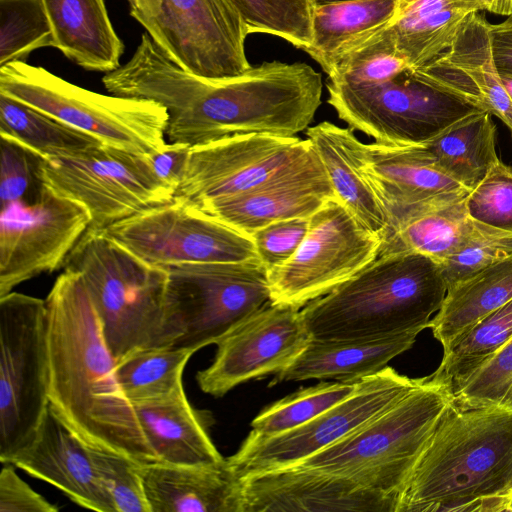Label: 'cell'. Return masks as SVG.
I'll return each instance as SVG.
<instances>
[{"label": "cell", "mask_w": 512, "mask_h": 512, "mask_svg": "<svg viewBox=\"0 0 512 512\" xmlns=\"http://www.w3.org/2000/svg\"><path fill=\"white\" fill-rule=\"evenodd\" d=\"M45 304L50 407L87 445L138 464L158 462L117 382L116 360L81 277L64 269Z\"/></svg>", "instance_id": "6da1fadb"}, {"label": "cell", "mask_w": 512, "mask_h": 512, "mask_svg": "<svg viewBox=\"0 0 512 512\" xmlns=\"http://www.w3.org/2000/svg\"><path fill=\"white\" fill-rule=\"evenodd\" d=\"M322 88L321 74L300 62H264L217 80L177 68L161 92L166 136L190 147L246 134L291 137L309 127Z\"/></svg>", "instance_id": "7a4b0ae2"}, {"label": "cell", "mask_w": 512, "mask_h": 512, "mask_svg": "<svg viewBox=\"0 0 512 512\" xmlns=\"http://www.w3.org/2000/svg\"><path fill=\"white\" fill-rule=\"evenodd\" d=\"M512 409L442 413L397 500L396 512H512Z\"/></svg>", "instance_id": "3957f363"}, {"label": "cell", "mask_w": 512, "mask_h": 512, "mask_svg": "<svg viewBox=\"0 0 512 512\" xmlns=\"http://www.w3.org/2000/svg\"><path fill=\"white\" fill-rule=\"evenodd\" d=\"M446 293L440 263L388 253L300 311L311 340L369 341L428 328Z\"/></svg>", "instance_id": "277c9868"}, {"label": "cell", "mask_w": 512, "mask_h": 512, "mask_svg": "<svg viewBox=\"0 0 512 512\" xmlns=\"http://www.w3.org/2000/svg\"><path fill=\"white\" fill-rule=\"evenodd\" d=\"M82 279L116 362L141 350L174 345L166 304L167 271L88 229L65 260Z\"/></svg>", "instance_id": "5b68a950"}, {"label": "cell", "mask_w": 512, "mask_h": 512, "mask_svg": "<svg viewBox=\"0 0 512 512\" xmlns=\"http://www.w3.org/2000/svg\"><path fill=\"white\" fill-rule=\"evenodd\" d=\"M452 400L445 386L424 377L418 387L388 409L291 466L343 478L398 500L404 482Z\"/></svg>", "instance_id": "8992f818"}, {"label": "cell", "mask_w": 512, "mask_h": 512, "mask_svg": "<svg viewBox=\"0 0 512 512\" xmlns=\"http://www.w3.org/2000/svg\"><path fill=\"white\" fill-rule=\"evenodd\" d=\"M0 93L111 147L149 155L166 144L168 113L153 100L93 92L26 61L0 67Z\"/></svg>", "instance_id": "52a82bcc"}, {"label": "cell", "mask_w": 512, "mask_h": 512, "mask_svg": "<svg viewBox=\"0 0 512 512\" xmlns=\"http://www.w3.org/2000/svg\"><path fill=\"white\" fill-rule=\"evenodd\" d=\"M163 267L167 271L165 304L173 346L197 352L216 344L271 302L268 271L258 259Z\"/></svg>", "instance_id": "ba28073f"}, {"label": "cell", "mask_w": 512, "mask_h": 512, "mask_svg": "<svg viewBox=\"0 0 512 512\" xmlns=\"http://www.w3.org/2000/svg\"><path fill=\"white\" fill-rule=\"evenodd\" d=\"M328 103L352 130L392 145H420L482 111L419 78L410 68L391 80L348 84L327 80Z\"/></svg>", "instance_id": "9c48e42d"}, {"label": "cell", "mask_w": 512, "mask_h": 512, "mask_svg": "<svg viewBox=\"0 0 512 512\" xmlns=\"http://www.w3.org/2000/svg\"><path fill=\"white\" fill-rule=\"evenodd\" d=\"M0 461L34 438L49 406L45 300L18 292L0 297Z\"/></svg>", "instance_id": "30bf717a"}, {"label": "cell", "mask_w": 512, "mask_h": 512, "mask_svg": "<svg viewBox=\"0 0 512 512\" xmlns=\"http://www.w3.org/2000/svg\"><path fill=\"white\" fill-rule=\"evenodd\" d=\"M326 175L307 138L237 135L190 147L174 198L197 207L284 180Z\"/></svg>", "instance_id": "8fae6325"}, {"label": "cell", "mask_w": 512, "mask_h": 512, "mask_svg": "<svg viewBox=\"0 0 512 512\" xmlns=\"http://www.w3.org/2000/svg\"><path fill=\"white\" fill-rule=\"evenodd\" d=\"M130 15L180 67L206 79L246 72L248 30L231 0H127Z\"/></svg>", "instance_id": "7c38bea8"}, {"label": "cell", "mask_w": 512, "mask_h": 512, "mask_svg": "<svg viewBox=\"0 0 512 512\" xmlns=\"http://www.w3.org/2000/svg\"><path fill=\"white\" fill-rule=\"evenodd\" d=\"M383 237L367 228L336 196L309 217L292 257L268 272L271 302L301 309L375 260Z\"/></svg>", "instance_id": "4fadbf2b"}, {"label": "cell", "mask_w": 512, "mask_h": 512, "mask_svg": "<svg viewBox=\"0 0 512 512\" xmlns=\"http://www.w3.org/2000/svg\"><path fill=\"white\" fill-rule=\"evenodd\" d=\"M149 155L103 145L74 157L45 158L41 177L87 209L88 229L102 230L174 198L176 188L158 176Z\"/></svg>", "instance_id": "5bb4252c"}, {"label": "cell", "mask_w": 512, "mask_h": 512, "mask_svg": "<svg viewBox=\"0 0 512 512\" xmlns=\"http://www.w3.org/2000/svg\"><path fill=\"white\" fill-rule=\"evenodd\" d=\"M423 380L408 378L386 366L360 379L348 398L297 428L271 436L251 431L226 460L240 478L299 463L388 409Z\"/></svg>", "instance_id": "9a60e30c"}, {"label": "cell", "mask_w": 512, "mask_h": 512, "mask_svg": "<svg viewBox=\"0 0 512 512\" xmlns=\"http://www.w3.org/2000/svg\"><path fill=\"white\" fill-rule=\"evenodd\" d=\"M102 230L121 247L155 266L258 259L250 235L178 198L143 209Z\"/></svg>", "instance_id": "2e32d148"}, {"label": "cell", "mask_w": 512, "mask_h": 512, "mask_svg": "<svg viewBox=\"0 0 512 512\" xmlns=\"http://www.w3.org/2000/svg\"><path fill=\"white\" fill-rule=\"evenodd\" d=\"M80 203L45 185L38 198L0 210V297L27 280L64 266L90 226Z\"/></svg>", "instance_id": "e0dca14e"}, {"label": "cell", "mask_w": 512, "mask_h": 512, "mask_svg": "<svg viewBox=\"0 0 512 512\" xmlns=\"http://www.w3.org/2000/svg\"><path fill=\"white\" fill-rule=\"evenodd\" d=\"M310 340L299 308L268 302L216 343L197 383L204 393L222 397L250 379L284 371Z\"/></svg>", "instance_id": "ac0fdd59"}, {"label": "cell", "mask_w": 512, "mask_h": 512, "mask_svg": "<svg viewBox=\"0 0 512 512\" xmlns=\"http://www.w3.org/2000/svg\"><path fill=\"white\" fill-rule=\"evenodd\" d=\"M241 479L243 512H396V497L292 466Z\"/></svg>", "instance_id": "d6986e66"}, {"label": "cell", "mask_w": 512, "mask_h": 512, "mask_svg": "<svg viewBox=\"0 0 512 512\" xmlns=\"http://www.w3.org/2000/svg\"><path fill=\"white\" fill-rule=\"evenodd\" d=\"M410 69L424 81L498 117L512 132V100L494 63L489 22L480 11L470 15L448 49Z\"/></svg>", "instance_id": "ffe728a7"}, {"label": "cell", "mask_w": 512, "mask_h": 512, "mask_svg": "<svg viewBox=\"0 0 512 512\" xmlns=\"http://www.w3.org/2000/svg\"><path fill=\"white\" fill-rule=\"evenodd\" d=\"M48 482L77 505L116 512L84 443L48 406L33 440L9 462Z\"/></svg>", "instance_id": "44dd1931"}, {"label": "cell", "mask_w": 512, "mask_h": 512, "mask_svg": "<svg viewBox=\"0 0 512 512\" xmlns=\"http://www.w3.org/2000/svg\"><path fill=\"white\" fill-rule=\"evenodd\" d=\"M151 512H243V484L215 465L137 464Z\"/></svg>", "instance_id": "7402d4cb"}, {"label": "cell", "mask_w": 512, "mask_h": 512, "mask_svg": "<svg viewBox=\"0 0 512 512\" xmlns=\"http://www.w3.org/2000/svg\"><path fill=\"white\" fill-rule=\"evenodd\" d=\"M361 168L387 220L408 206L468 189L447 175L422 144H364Z\"/></svg>", "instance_id": "603a6c76"}, {"label": "cell", "mask_w": 512, "mask_h": 512, "mask_svg": "<svg viewBox=\"0 0 512 512\" xmlns=\"http://www.w3.org/2000/svg\"><path fill=\"white\" fill-rule=\"evenodd\" d=\"M132 405L158 462L215 465L225 461L209 435L207 416L189 403L184 386Z\"/></svg>", "instance_id": "cb8c5ba5"}, {"label": "cell", "mask_w": 512, "mask_h": 512, "mask_svg": "<svg viewBox=\"0 0 512 512\" xmlns=\"http://www.w3.org/2000/svg\"><path fill=\"white\" fill-rule=\"evenodd\" d=\"M335 196L328 176L284 180L240 195L206 201L197 208L232 227L252 235L275 221L310 217Z\"/></svg>", "instance_id": "d4e9b609"}, {"label": "cell", "mask_w": 512, "mask_h": 512, "mask_svg": "<svg viewBox=\"0 0 512 512\" xmlns=\"http://www.w3.org/2000/svg\"><path fill=\"white\" fill-rule=\"evenodd\" d=\"M470 191L442 194L392 215L380 254L415 253L443 262L469 231L465 202Z\"/></svg>", "instance_id": "484cf974"}, {"label": "cell", "mask_w": 512, "mask_h": 512, "mask_svg": "<svg viewBox=\"0 0 512 512\" xmlns=\"http://www.w3.org/2000/svg\"><path fill=\"white\" fill-rule=\"evenodd\" d=\"M54 48L88 71L109 73L120 65L124 44L104 0H42Z\"/></svg>", "instance_id": "4316f807"}, {"label": "cell", "mask_w": 512, "mask_h": 512, "mask_svg": "<svg viewBox=\"0 0 512 512\" xmlns=\"http://www.w3.org/2000/svg\"><path fill=\"white\" fill-rule=\"evenodd\" d=\"M353 131L323 121L309 126L306 136L324 166L335 196L384 240L389 228L388 220L362 171L364 143Z\"/></svg>", "instance_id": "83f0119b"}, {"label": "cell", "mask_w": 512, "mask_h": 512, "mask_svg": "<svg viewBox=\"0 0 512 512\" xmlns=\"http://www.w3.org/2000/svg\"><path fill=\"white\" fill-rule=\"evenodd\" d=\"M421 331L369 341L310 340L295 361L275 375L271 385L309 379L357 381L385 368L394 357L409 350Z\"/></svg>", "instance_id": "f1b7e54d"}, {"label": "cell", "mask_w": 512, "mask_h": 512, "mask_svg": "<svg viewBox=\"0 0 512 512\" xmlns=\"http://www.w3.org/2000/svg\"><path fill=\"white\" fill-rule=\"evenodd\" d=\"M482 10V0H410L398 5L387 29L409 68H417L448 49L470 15Z\"/></svg>", "instance_id": "f546056e"}, {"label": "cell", "mask_w": 512, "mask_h": 512, "mask_svg": "<svg viewBox=\"0 0 512 512\" xmlns=\"http://www.w3.org/2000/svg\"><path fill=\"white\" fill-rule=\"evenodd\" d=\"M511 300L512 257L449 288L428 328L446 350L478 321Z\"/></svg>", "instance_id": "4dcf8cb0"}, {"label": "cell", "mask_w": 512, "mask_h": 512, "mask_svg": "<svg viewBox=\"0 0 512 512\" xmlns=\"http://www.w3.org/2000/svg\"><path fill=\"white\" fill-rule=\"evenodd\" d=\"M422 145L447 175L470 190L499 161L496 125L487 111L464 117Z\"/></svg>", "instance_id": "1f68e13d"}, {"label": "cell", "mask_w": 512, "mask_h": 512, "mask_svg": "<svg viewBox=\"0 0 512 512\" xmlns=\"http://www.w3.org/2000/svg\"><path fill=\"white\" fill-rule=\"evenodd\" d=\"M397 0H357L313 5L312 42L304 50L326 72L344 46L389 24Z\"/></svg>", "instance_id": "d6a6232c"}, {"label": "cell", "mask_w": 512, "mask_h": 512, "mask_svg": "<svg viewBox=\"0 0 512 512\" xmlns=\"http://www.w3.org/2000/svg\"><path fill=\"white\" fill-rule=\"evenodd\" d=\"M0 135L18 141L46 159L74 157L105 145L97 137L2 93Z\"/></svg>", "instance_id": "836d02e7"}, {"label": "cell", "mask_w": 512, "mask_h": 512, "mask_svg": "<svg viewBox=\"0 0 512 512\" xmlns=\"http://www.w3.org/2000/svg\"><path fill=\"white\" fill-rule=\"evenodd\" d=\"M512 338V300L478 321L444 350L430 376L453 395Z\"/></svg>", "instance_id": "e575fe53"}, {"label": "cell", "mask_w": 512, "mask_h": 512, "mask_svg": "<svg viewBox=\"0 0 512 512\" xmlns=\"http://www.w3.org/2000/svg\"><path fill=\"white\" fill-rule=\"evenodd\" d=\"M194 353L177 346L134 351L116 362L117 382L132 404L168 395L183 386V372Z\"/></svg>", "instance_id": "d590c367"}, {"label": "cell", "mask_w": 512, "mask_h": 512, "mask_svg": "<svg viewBox=\"0 0 512 512\" xmlns=\"http://www.w3.org/2000/svg\"><path fill=\"white\" fill-rule=\"evenodd\" d=\"M387 25L341 48L330 61L327 80L375 84L391 80L408 69L409 64L397 52Z\"/></svg>", "instance_id": "8d00e7d4"}, {"label": "cell", "mask_w": 512, "mask_h": 512, "mask_svg": "<svg viewBox=\"0 0 512 512\" xmlns=\"http://www.w3.org/2000/svg\"><path fill=\"white\" fill-rule=\"evenodd\" d=\"M357 381H322L265 407L251 422L253 432L271 436L297 428L348 398Z\"/></svg>", "instance_id": "74e56055"}, {"label": "cell", "mask_w": 512, "mask_h": 512, "mask_svg": "<svg viewBox=\"0 0 512 512\" xmlns=\"http://www.w3.org/2000/svg\"><path fill=\"white\" fill-rule=\"evenodd\" d=\"M45 47L54 39L42 0H0V67Z\"/></svg>", "instance_id": "f35d334b"}, {"label": "cell", "mask_w": 512, "mask_h": 512, "mask_svg": "<svg viewBox=\"0 0 512 512\" xmlns=\"http://www.w3.org/2000/svg\"><path fill=\"white\" fill-rule=\"evenodd\" d=\"M241 13L248 33L279 37L303 51L311 44L310 0H231Z\"/></svg>", "instance_id": "ab89813d"}, {"label": "cell", "mask_w": 512, "mask_h": 512, "mask_svg": "<svg viewBox=\"0 0 512 512\" xmlns=\"http://www.w3.org/2000/svg\"><path fill=\"white\" fill-rule=\"evenodd\" d=\"M512 257V232L471 220L459 248L440 263L447 290L486 267Z\"/></svg>", "instance_id": "60d3db41"}, {"label": "cell", "mask_w": 512, "mask_h": 512, "mask_svg": "<svg viewBox=\"0 0 512 512\" xmlns=\"http://www.w3.org/2000/svg\"><path fill=\"white\" fill-rule=\"evenodd\" d=\"M0 204L30 202L42 193L41 177L44 157L18 141L1 136Z\"/></svg>", "instance_id": "b9f144b4"}, {"label": "cell", "mask_w": 512, "mask_h": 512, "mask_svg": "<svg viewBox=\"0 0 512 512\" xmlns=\"http://www.w3.org/2000/svg\"><path fill=\"white\" fill-rule=\"evenodd\" d=\"M452 396L461 407L512 409V338Z\"/></svg>", "instance_id": "7bdbcfd3"}, {"label": "cell", "mask_w": 512, "mask_h": 512, "mask_svg": "<svg viewBox=\"0 0 512 512\" xmlns=\"http://www.w3.org/2000/svg\"><path fill=\"white\" fill-rule=\"evenodd\" d=\"M465 206L471 220L512 232V166L499 160L469 192Z\"/></svg>", "instance_id": "ee69618b"}, {"label": "cell", "mask_w": 512, "mask_h": 512, "mask_svg": "<svg viewBox=\"0 0 512 512\" xmlns=\"http://www.w3.org/2000/svg\"><path fill=\"white\" fill-rule=\"evenodd\" d=\"M95 470L116 512H151L137 464L128 457L89 446Z\"/></svg>", "instance_id": "f6af8a7d"}, {"label": "cell", "mask_w": 512, "mask_h": 512, "mask_svg": "<svg viewBox=\"0 0 512 512\" xmlns=\"http://www.w3.org/2000/svg\"><path fill=\"white\" fill-rule=\"evenodd\" d=\"M309 217L275 221L252 235L258 259L270 272L287 262L303 241Z\"/></svg>", "instance_id": "bcb514c9"}, {"label": "cell", "mask_w": 512, "mask_h": 512, "mask_svg": "<svg viewBox=\"0 0 512 512\" xmlns=\"http://www.w3.org/2000/svg\"><path fill=\"white\" fill-rule=\"evenodd\" d=\"M14 465L2 463L0 512H57V506L34 491L15 472Z\"/></svg>", "instance_id": "7dc6e473"}, {"label": "cell", "mask_w": 512, "mask_h": 512, "mask_svg": "<svg viewBox=\"0 0 512 512\" xmlns=\"http://www.w3.org/2000/svg\"><path fill=\"white\" fill-rule=\"evenodd\" d=\"M189 149L188 145L168 142L149 155L158 176L176 189L185 169Z\"/></svg>", "instance_id": "c3c4849f"}, {"label": "cell", "mask_w": 512, "mask_h": 512, "mask_svg": "<svg viewBox=\"0 0 512 512\" xmlns=\"http://www.w3.org/2000/svg\"><path fill=\"white\" fill-rule=\"evenodd\" d=\"M491 48L500 73H512V17L499 24L489 23Z\"/></svg>", "instance_id": "681fc988"}, {"label": "cell", "mask_w": 512, "mask_h": 512, "mask_svg": "<svg viewBox=\"0 0 512 512\" xmlns=\"http://www.w3.org/2000/svg\"><path fill=\"white\" fill-rule=\"evenodd\" d=\"M484 10L499 15L510 16L512 13V0H482Z\"/></svg>", "instance_id": "f907efd6"}, {"label": "cell", "mask_w": 512, "mask_h": 512, "mask_svg": "<svg viewBox=\"0 0 512 512\" xmlns=\"http://www.w3.org/2000/svg\"><path fill=\"white\" fill-rule=\"evenodd\" d=\"M499 76L503 86L505 87L510 99L512 100V73H500Z\"/></svg>", "instance_id": "816d5d0a"}, {"label": "cell", "mask_w": 512, "mask_h": 512, "mask_svg": "<svg viewBox=\"0 0 512 512\" xmlns=\"http://www.w3.org/2000/svg\"><path fill=\"white\" fill-rule=\"evenodd\" d=\"M313 5L317 4H326V3H336V2H345V1H357V0H310Z\"/></svg>", "instance_id": "f5cc1de1"}, {"label": "cell", "mask_w": 512, "mask_h": 512, "mask_svg": "<svg viewBox=\"0 0 512 512\" xmlns=\"http://www.w3.org/2000/svg\"><path fill=\"white\" fill-rule=\"evenodd\" d=\"M398 1V5H402L410 0H397Z\"/></svg>", "instance_id": "db71d44e"}, {"label": "cell", "mask_w": 512, "mask_h": 512, "mask_svg": "<svg viewBox=\"0 0 512 512\" xmlns=\"http://www.w3.org/2000/svg\"><path fill=\"white\" fill-rule=\"evenodd\" d=\"M510 498L512 500V488H511V491H510Z\"/></svg>", "instance_id": "11a10c76"}, {"label": "cell", "mask_w": 512, "mask_h": 512, "mask_svg": "<svg viewBox=\"0 0 512 512\" xmlns=\"http://www.w3.org/2000/svg\"><path fill=\"white\" fill-rule=\"evenodd\" d=\"M510 17H512V13H511Z\"/></svg>", "instance_id": "9f6ffc18"}]
</instances>
